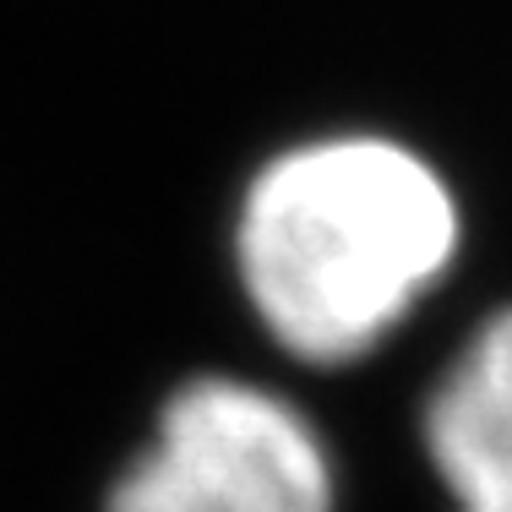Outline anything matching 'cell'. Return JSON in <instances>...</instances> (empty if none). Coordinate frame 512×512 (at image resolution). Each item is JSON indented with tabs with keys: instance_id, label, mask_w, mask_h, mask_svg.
<instances>
[{
	"instance_id": "2",
	"label": "cell",
	"mask_w": 512,
	"mask_h": 512,
	"mask_svg": "<svg viewBox=\"0 0 512 512\" xmlns=\"http://www.w3.org/2000/svg\"><path fill=\"white\" fill-rule=\"evenodd\" d=\"M104 512H333V458L306 409L246 376H191L158 409Z\"/></svg>"
},
{
	"instance_id": "3",
	"label": "cell",
	"mask_w": 512,
	"mask_h": 512,
	"mask_svg": "<svg viewBox=\"0 0 512 512\" xmlns=\"http://www.w3.org/2000/svg\"><path fill=\"white\" fill-rule=\"evenodd\" d=\"M420 431L458 512H512V306L485 316L436 376Z\"/></svg>"
},
{
	"instance_id": "1",
	"label": "cell",
	"mask_w": 512,
	"mask_h": 512,
	"mask_svg": "<svg viewBox=\"0 0 512 512\" xmlns=\"http://www.w3.org/2000/svg\"><path fill=\"white\" fill-rule=\"evenodd\" d=\"M458 240V197L431 158L344 131L273 153L251 175L235 267L278 349L306 365H349L442 284Z\"/></svg>"
}]
</instances>
